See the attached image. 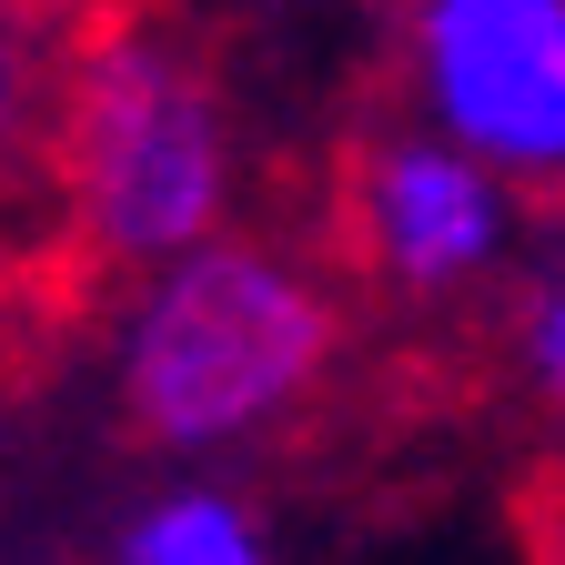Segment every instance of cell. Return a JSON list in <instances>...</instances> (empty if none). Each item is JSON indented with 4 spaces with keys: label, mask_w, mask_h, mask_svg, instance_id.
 <instances>
[{
    "label": "cell",
    "mask_w": 565,
    "mask_h": 565,
    "mask_svg": "<svg viewBox=\"0 0 565 565\" xmlns=\"http://www.w3.org/2000/svg\"><path fill=\"white\" fill-rule=\"evenodd\" d=\"M343 282L282 233H212L182 263L121 282L102 374L111 414L162 465H243L282 445L343 374Z\"/></svg>",
    "instance_id": "cell-1"
},
{
    "label": "cell",
    "mask_w": 565,
    "mask_h": 565,
    "mask_svg": "<svg viewBox=\"0 0 565 565\" xmlns=\"http://www.w3.org/2000/svg\"><path fill=\"white\" fill-rule=\"evenodd\" d=\"M233 223H243V131L212 61L162 11L82 21L51 102V243L131 282Z\"/></svg>",
    "instance_id": "cell-2"
},
{
    "label": "cell",
    "mask_w": 565,
    "mask_h": 565,
    "mask_svg": "<svg viewBox=\"0 0 565 565\" xmlns=\"http://www.w3.org/2000/svg\"><path fill=\"white\" fill-rule=\"evenodd\" d=\"M343 263L364 294L404 313H465L525 253V182H505L484 152L445 141L435 121H394L343 162Z\"/></svg>",
    "instance_id": "cell-3"
},
{
    "label": "cell",
    "mask_w": 565,
    "mask_h": 565,
    "mask_svg": "<svg viewBox=\"0 0 565 565\" xmlns=\"http://www.w3.org/2000/svg\"><path fill=\"white\" fill-rule=\"evenodd\" d=\"M404 111L565 192V0H404Z\"/></svg>",
    "instance_id": "cell-4"
},
{
    "label": "cell",
    "mask_w": 565,
    "mask_h": 565,
    "mask_svg": "<svg viewBox=\"0 0 565 565\" xmlns=\"http://www.w3.org/2000/svg\"><path fill=\"white\" fill-rule=\"evenodd\" d=\"M71 31L51 0H0V253L51 243V102Z\"/></svg>",
    "instance_id": "cell-5"
},
{
    "label": "cell",
    "mask_w": 565,
    "mask_h": 565,
    "mask_svg": "<svg viewBox=\"0 0 565 565\" xmlns=\"http://www.w3.org/2000/svg\"><path fill=\"white\" fill-rule=\"evenodd\" d=\"M102 565H282V555L263 505L233 484V465H172L111 515Z\"/></svg>",
    "instance_id": "cell-6"
},
{
    "label": "cell",
    "mask_w": 565,
    "mask_h": 565,
    "mask_svg": "<svg viewBox=\"0 0 565 565\" xmlns=\"http://www.w3.org/2000/svg\"><path fill=\"white\" fill-rule=\"evenodd\" d=\"M505 364H515V394L535 404L545 445H555V465H565V253H555L545 273H525L515 323H505Z\"/></svg>",
    "instance_id": "cell-7"
}]
</instances>
